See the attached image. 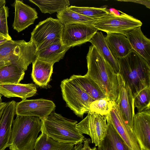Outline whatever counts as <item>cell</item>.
<instances>
[{
    "mask_svg": "<svg viewBox=\"0 0 150 150\" xmlns=\"http://www.w3.org/2000/svg\"><path fill=\"white\" fill-rule=\"evenodd\" d=\"M86 59L88 71L85 75L93 80L111 100L115 101L118 93L117 74L93 45L89 47Z\"/></svg>",
    "mask_w": 150,
    "mask_h": 150,
    "instance_id": "obj_1",
    "label": "cell"
},
{
    "mask_svg": "<svg viewBox=\"0 0 150 150\" xmlns=\"http://www.w3.org/2000/svg\"><path fill=\"white\" fill-rule=\"evenodd\" d=\"M119 74L130 88L134 98L142 90L150 88V64L132 50L118 60Z\"/></svg>",
    "mask_w": 150,
    "mask_h": 150,
    "instance_id": "obj_2",
    "label": "cell"
},
{
    "mask_svg": "<svg viewBox=\"0 0 150 150\" xmlns=\"http://www.w3.org/2000/svg\"><path fill=\"white\" fill-rule=\"evenodd\" d=\"M41 120L40 131L54 140L77 144L86 139L76 128L77 121L65 117L54 111Z\"/></svg>",
    "mask_w": 150,
    "mask_h": 150,
    "instance_id": "obj_3",
    "label": "cell"
},
{
    "mask_svg": "<svg viewBox=\"0 0 150 150\" xmlns=\"http://www.w3.org/2000/svg\"><path fill=\"white\" fill-rule=\"evenodd\" d=\"M41 127L38 117L17 115L13 122L9 149L33 150Z\"/></svg>",
    "mask_w": 150,
    "mask_h": 150,
    "instance_id": "obj_4",
    "label": "cell"
},
{
    "mask_svg": "<svg viewBox=\"0 0 150 150\" xmlns=\"http://www.w3.org/2000/svg\"><path fill=\"white\" fill-rule=\"evenodd\" d=\"M60 87L63 99L76 115L83 118L84 114L90 112V105L94 101L83 86L79 75L63 80Z\"/></svg>",
    "mask_w": 150,
    "mask_h": 150,
    "instance_id": "obj_5",
    "label": "cell"
},
{
    "mask_svg": "<svg viewBox=\"0 0 150 150\" xmlns=\"http://www.w3.org/2000/svg\"><path fill=\"white\" fill-rule=\"evenodd\" d=\"M37 49L31 41L12 39L0 45V62L8 61L25 71L36 59Z\"/></svg>",
    "mask_w": 150,
    "mask_h": 150,
    "instance_id": "obj_6",
    "label": "cell"
},
{
    "mask_svg": "<svg viewBox=\"0 0 150 150\" xmlns=\"http://www.w3.org/2000/svg\"><path fill=\"white\" fill-rule=\"evenodd\" d=\"M64 26L58 19L47 18L36 25L31 33L30 40L37 50L41 49L61 39Z\"/></svg>",
    "mask_w": 150,
    "mask_h": 150,
    "instance_id": "obj_7",
    "label": "cell"
},
{
    "mask_svg": "<svg viewBox=\"0 0 150 150\" xmlns=\"http://www.w3.org/2000/svg\"><path fill=\"white\" fill-rule=\"evenodd\" d=\"M142 24L139 20L125 13L118 15L109 11L107 15L97 21L94 26L107 33H117L125 36L128 31Z\"/></svg>",
    "mask_w": 150,
    "mask_h": 150,
    "instance_id": "obj_8",
    "label": "cell"
},
{
    "mask_svg": "<svg viewBox=\"0 0 150 150\" xmlns=\"http://www.w3.org/2000/svg\"><path fill=\"white\" fill-rule=\"evenodd\" d=\"M107 124L105 117L95 112H89L86 116L76 125L81 134L89 135L92 143L98 146L107 133Z\"/></svg>",
    "mask_w": 150,
    "mask_h": 150,
    "instance_id": "obj_9",
    "label": "cell"
},
{
    "mask_svg": "<svg viewBox=\"0 0 150 150\" xmlns=\"http://www.w3.org/2000/svg\"><path fill=\"white\" fill-rule=\"evenodd\" d=\"M98 30L94 26L81 24L64 25L61 40L65 47H71L89 42Z\"/></svg>",
    "mask_w": 150,
    "mask_h": 150,
    "instance_id": "obj_10",
    "label": "cell"
},
{
    "mask_svg": "<svg viewBox=\"0 0 150 150\" xmlns=\"http://www.w3.org/2000/svg\"><path fill=\"white\" fill-rule=\"evenodd\" d=\"M56 106L50 100L40 98L22 99L16 103L15 114L23 116H35L42 119L54 111Z\"/></svg>",
    "mask_w": 150,
    "mask_h": 150,
    "instance_id": "obj_11",
    "label": "cell"
},
{
    "mask_svg": "<svg viewBox=\"0 0 150 150\" xmlns=\"http://www.w3.org/2000/svg\"><path fill=\"white\" fill-rule=\"evenodd\" d=\"M117 78L118 93L115 102L124 120L132 130L135 114L134 98L130 88L119 74Z\"/></svg>",
    "mask_w": 150,
    "mask_h": 150,
    "instance_id": "obj_12",
    "label": "cell"
},
{
    "mask_svg": "<svg viewBox=\"0 0 150 150\" xmlns=\"http://www.w3.org/2000/svg\"><path fill=\"white\" fill-rule=\"evenodd\" d=\"M107 122L111 124L128 146L132 150H141L132 130L126 123L113 101L109 113L104 116Z\"/></svg>",
    "mask_w": 150,
    "mask_h": 150,
    "instance_id": "obj_13",
    "label": "cell"
},
{
    "mask_svg": "<svg viewBox=\"0 0 150 150\" xmlns=\"http://www.w3.org/2000/svg\"><path fill=\"white\" fill-rule=\"evenodd\" d=\"M132 131L141 150H150V109L134 114Z\"/></svg>",
    "mask_w": 150,
    "mask_h": 150,
    "instance_id": "obj_14",
    "label": "cell"
},
{
    "mask_svg": "<svg viewBox=\"0 0 150 150\" xmlns=\"http://www.w3.org/2000/svg\"><path fill=\"white\" fill-rule=\"evenodd\" d=\"M12 5L15 11L12 26L18 33L33 24L38 18L35 9L24 4L22 1L15 0Z\"/></svg>",
    "mask_w": 150,
    "mask_h": 150,
    "instance_id": "obj_15",
    "label": "cell"
},
{
    "mask_svg": "<svg viewBox=\"0 0 150 150\" xmlns=\"http://www.w3.org/2000/svg\"><path fill=\"white\" fill-rule=\"evenodd\" d=\"M16 103L13 100L7 102L0 119V150L9 146Z\"/></svg>",
    "mask_w": 150,
    "mask_h": 150,
    "instance_id": "obj_16",
    "label": "cell"
},
{
    "mask_svg": "<svg viewBox=\"0 0 150 150\" xmlns=\"http://www.w3.org/2000/svg\"><path fill=\"white\" fill-rule=\"evenodd\" d=\"M141 26L128 31L125 36L133 50L150 64V40L144 35Z\"/></svg>",
    "mask_w": 150,
    "mask_h": 150,
    "instance_id": "obj_17",
    "label": "cell"
},
{
    "mask_svg": "<svg viewBox=\"0 0 150 150\" xmlns=\"http://www.w3.org/2000/svg\"><path fill=\"white\" fill-rule=\"evenodd\" d=\"M105 39L112 54L118 61L133 50L128 39L123 34L107 33Z\"/></svg>",
    "mask_w": 150,
    "mask_h": 150,
    "instance_id": "obj_18",
    "label": "cell"
},
{
    "mask_svg": "<svg viewBox=\"0 0 150 150\" xmlns=\"http://www.w3.org/2000/svg\"><path fill=\"white\" fill-rule=\"evenodd\" d=\"M37 91L36 85L33 83L0 85V94L8 98L17 97L26 99L33 96Z\"/></svg>",
    "mask_w": 150,
    "mask_h": 150,
    "instance_id": "obj_19",
    "label": "cell"
},
{
    "mask_svg": "<svg viewBox=\"0 0 150 150\" xmlns=\"http://www.w3.org/2000/svg\"><path fill=\"white\" fill-rule=\"evenodd\" d=\"M69 48L64 45L61 39L45 47L37 50L36 58L54 65L63 58Z\"/></svg>",
    "mask_w": 150,
    "mask_h": 150,
    "instance_id": "obj_20",
    "label": "cell"
},
{
    "mask_svg": "<svg viewBox=\"0 0 150 150\" xmlns=\"http://www.w3.org/2000/svg\"><path fill=\"white\" fill-rule=\"evenodd\" d=\"M107 124L106 134L98 145L97 150H132L112 125Z\"/></svg>",
    "mask_w": 150,
    "mask_h": 150,
    "instance_id": "obj_21",
    "label": "cell"
},
{
    "mask_svg": "<svg viewBox=\"0 0 150 150\" xmlns=\"http://www.w3.org/2000/svg\"><path fill=\"white\" fill-rule=\"evenodd\" d=\"M94 46L103 59L112 67L115 73L119 72L118 61L112 54L106 42L105 37L101 31H98L89 41Z\"/></svg>",
    "mask_w": 150,
    "mask_h": 150,
    "instance_id": "obj_22",
    "label": "cell"
},
{
    "mask_svg": "<svg viewBox=\"0 0 150 150\" xmlns=\"http://www.w3.org/2000/svg\"><path fill=\"white\" fill-rule=\"evenodd\" d=\"M53 64L37 58L32 63V78L37 85L44 87L47 85L53 73Z\"/></svg>",
    "mask_w": 150,
    "mask_h": 150,
    "instance_id": "obj_23",
    "label": "cell"
},
{
    "mask_svg": "<svg viewBox=\"0 0 150 150\" xmlns=\"http://www.w3.org/2000/svg\"><path fill=\"white\" fill-rule=\"evenodd\" d=\"M83 144L59 142L42 133L38 137L35 143V150H80Z\"/></svg>",
    "mask_w": 150,
    "mask_h": 150,
    "instance_id": "obj_24",
    "label": "cell"
},
{
    "mask_svg": "<svg viewBox=\"0 0 150 150\" xmlns=\"http://www.w3.org/2000/svg\"><path fill=\"white\" fill-rule=\"evenodd\" d=\"M57 16L58 19L64 25L81 24L94 26L96 21L71 10L69 6L57 13Z\"/></svg>",
    "mask_w": 150,
    "mask_h": 150,
    "instance_id": "obj_25",
    "label": "cell"
},
{
    "mask_svg": "<svg viewBox=\"0 0 150 150\" xmlns=\"http://www.w3.org/2000/svg\"><path fill=\"white\" fill-rule=\"evenodd\" d=\"M25 72L11 64L0 69V85L19 83L24 78Z\"/></svg>",
    "mask_w": 150,
    "mask_h": 150,
    "instance_id": "obj_26",
    "label": "cell"
},
{
    "mask_svg": "<svg viewBox=\"0 0 150 150\" xmlns=\"http://www.w3.org/2000/svg\"><path fill=\"white\" fill-rule=\"evenodd\" d=\"M29 1L37 5L42 13L50 14L59 12L70 5L69 1L68 0H29Z\"/></svg>",
    "mask_w": 150,
    "mask_h": 150,
    "instance_id": "obj_27",
    "label": "cell"
},
{
    "mask_svg": "<svg viewBox=\"0 0 150 150\" xmlns=\"http://www.w3.org/2000/svg\"><path fill=\"white\" fill-rule=\"evenodd\" d=\"M69 9L75 12L92 18L96 21L99 20L107 15L109 11L106 8L69 6Z\"/></svg>",
    "mask_w": 150,
    "mask_h": 150,
    "instance_id": "obj_28",
    "label": "cell"
},
{
    "mask_svg": "<svg viewBox=\"0 0 150 150\" xmlns=\"http://www.w3.org/2000/svg\"><path fill=\"white\" fill-rule=\"evenodd\" d=\"M79 76L83 86L93 101L107 96L98 85L90 78L85 75H79Z\"/></svg>",
    "mask_w": 150,
    "mask_h": 150,
    "instance_id": "obj_29",
    "label": "cell"
},
{
    "mask_svg": "<svg viewBox=\"0 0 150 150\" xmlns=\"http://www.w3.org/2000/svg\"><path fill=\"white\" fill-rule=\"evenodd\" d=\"M113 102L108 96L94 100L90 105V112L104 116L109 113Z\"/></svg>",
    "mask_w": 150,
    "mask_h": 150,
    "instance_id": "obj_30",
    "label": "cell"
},
{
    "mask_svg": "<svg viewBox=\"0 0 150 150\" xmlns=\"http://www.w3.org/2000/svg\"><path fill=\"white\" fill-rule=\"evenodd\" d=\"M134 104L138 112L150 109V88L141 91L134 98Z\"/></svg>",
    "mask_w": 150,
    "mask_h": 150,
    "instance_id": "obj_31",
    "label": "cell"
},
{
    "mask_svg": "<svg viewBox=\"0 0 150 150\" xmlns=\"http://www.w3.org/2000/svg\"><path fill=\"white\" fill-rule=\"evenodd\" d=\"M8 16V8L5 5L0 7V33L7 36L8 34L7 18Z\"/></svg>",
    "mask_w": 150,
    "mask_h": 150,
    "instance_id": "obj_32",
    "label": "cell"
},
{
    "mask_svg": "<svg viewBox=\"0 0 150 150\" xmlns=\"http://www.w3.org/2000/svg\"><path fill=\"white\" fill-rule=\"evenodd\" d=\"M118 1L131 2L141 4L145 6L146 7L150 8V1L149 0H117Z\"/></svg>",
    "mask_w": 150,
    "mask_h": 150,
    "instance_id": "obj_33",
    "label": "cell"
},
{
    "mask_svg": "<svg viewBox=\"0 0 150 150\" xmlns=\"http://www.w3.org/2000/svg\"><path fill=\"white\" fill-rule=\"evenodd\" d=\"M91 139H89L86 138L83 144V150H97V149L96 147L91 148L89 146V143Z\"/></svg>",
    "mask_w": 150,
    "mask_h": 150,
    "instance_id": "obj_34",
    "label": "cell"
},
{
    "mask_svg": "<svg viewBox=\"0 0 150 150\" xmlns=\"http://www.w3.org/2000/svg\"><path fill=\"white\" fill-rule=\"evenodd\" d=\"M12 39L10 36H6L0 33V45Z\"/></svg>",
    "mask_w": 150,
    "mask_h": 150,
    "instance_id": "obj_35",
    "label": "cell"
},
{
    "mask_svg": "<svg viewBox=\"0 0 150 150\" xmlns=\"http://www.w3.org/2000/svg\"><path fill=\"white\" fill-rule=\"evenodd\" d=\"M11 63L9 62L1 61L0 62V69L4 67L11 64Z\"/></svg>",
    "mask_w": 150,
    "mask_h": 150,
    "instance_id": "obj_36",
    "label": "cell"
},
{
    "mask_svg": "<svg viewBox=\"0 0 150 150\" xmlns=\"http://www.w3.org/2000/svg\"><path fill=\"white\" fill-rule=\"evenodd\" d=\"M6 103H7L4 102H3L2 103L0 104V110L4 107L6 105Z\"/></svg>",
    "mask_w": 150,
    "mask_h": 150,
    "instance_id": "obj_37",
    "label": "cell"
},
{
    "mask_svg": "<svg viewBox=\"0 0 150 150\" xmlns=\"http://www.w3.org/2000/svg\"><path fill=\"white\" fill-rule=\"evenodd\" d=\"M6 3V1L5 0H0V7L5 5Z\"/></svg>",
    "mask_w": 150,
    "mask_h": 150,
    "instance_id": "obj_38",
    "label": "cell"
},
{
    "mask_svg": "<svg viewBox=\"0 0 150 150\" xmlns=\"http://www.w3.org/2000/svg\"><path fill=\"white\" fill-rule=\"evenodd\" d=\"M4 108L1 109V110H0V119L2 115V114L3 110H4Z\"/></svg>",
    "mask_w": 150,
    "mask_h": 150,
    "instance_id": "obj_39",
    "label": "cell"
},
{
    "mask_svg": "<svg viewBox=\"0 0 150 150\" xmlns=\"http://www.w3.org/2000/svg\"><path fill=\"white\" fill-rule=\"evenodd\" d=\"M2 96L0 94V104L2 103L3 102H2V99L1 98Z\"/></svg>",
    "mask_w": 150,
    "mask_h": 150,
    "instance_id": "obj_40",
    "label": "cell"
},
{
    "mask_svg": "<svg viewBox=\"0 0 150 150\" xmlns=\"http://www.w3.org/2000/svg\"><path fill=\"white\" fill-rule=\"evenodd\" d=\"M80 150H83V147Z\"/></svg>",
    "mask_w": 150,
    "mask_h": 150,
    "instance_id": "obj_41",
    "label": "cell"
},
{
    "mask_svg": "<svg viewBox=\"0 0 150 150\" xmlns=\"http://www.w3.org/2000/svg\"></svg>",
    "mask_w": 150,
    "mask_h": 150,
    "instance_id": "obj_42",
    "label": "cell"
}]
</instances>
